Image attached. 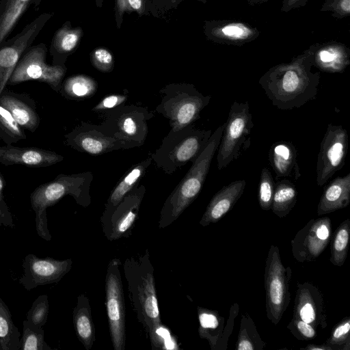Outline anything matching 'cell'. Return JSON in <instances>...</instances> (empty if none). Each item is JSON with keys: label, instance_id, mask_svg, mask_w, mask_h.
<instances>
[{"label": "cell", "instance_id": "obj_44", "mask_svg": "<svg viewBox=\"0 0 350 350\" xmlns=\"http://www.w3.org/2000/svg\"><path fill=\"white\" fill-rule=\"evenodd\" d=\"M223 33L232 38H243L248 36L250 30L241 25H230L222 29Z\"/></svg>", "mask_w": 350, "mask_h": 350}, {"label": "cell", "instance_id": "obj_40", "mask_svg": "<svg viewBox=\"0 0 350 350\" xmlns=\"http://www.w3.org/2000/svg\"><path fill=\"white\" fill-rule=\"evenodd\" d=\"M90 56L92 66L100 72H110L113 70V55L107 49L96 48L91 52Z\"/></svg>", "mask_w": 350, "mask_h": 350}, {"label": "cell", "instance_id": "obj_45", "mask_svg": "<svg viewBox=\"0 0 350 350\" xmlns=\"http://www.w3.org/2000/svg\"><path fill=\"white\" fill-rule=\"evenodd\" d=\"M13 226L11 213L0 204V226Z\"/></svg>", "mask_w": 350, "mask_h": 350}, {"label": "cell", "instance_id": "obj_20", "mask_svg": "<svg viewBox=\"0 0 350 350\" xmlns=\"http://www.w3.org/2000/svg\"><path fill=\"white\" fill-rule=\"evenodd\" d=\"M64 159L62 155L53 151L39 148H21L12 144L0 146V163L7 166L49 167L62 161Z\"/></svg>", "mask_w": 350, "mask_h": 350}, {"label": "cell", "instance_id": "obj_48", "mask_svg": "<svg viewBox=\"0 0 350 350\" xmlns=\"http://www.w3.org/2000/svg\"><path fill=\"white\" fill-rule=\"evenodd\" d=\"M340 5L344 11L349 12L350 10V0H343Z\"/></svg>", "mask_w": 350, "mask_h": 350}, {"label": "cell", "instance_id": "obj_21", "mask_svg": "<svg viewBox=\"0 0 350 350\" xmlns=\"http://www.w3.org/2000/svg\"><path fill=\"white\" fill-rule=\"evenodd\" d=\"M0 105L11 113L22 129L33 133L38 128L40 116L34 100L28 95L4 89L0 95Z\"/></svg>", "mask_w": 350, "mask_h": 350}, {"label": "cell", "instance_id": "obj_36", "mask_svg": "<svg viewBox=\"0 0 350 350\" xmlns=\"http://www.w3.org/2000/svg\"><path fill=\"white\" fill-rule=\"evenodd\" d=\"M27 135L11 113L0 105V139L5 144H12L23 139Z\"/></svg>", "mask_w": 350, "mask_h": 350}, {"label": "cell", "instance_id": "obj_8", "mask_svg": "<svg viewBox=\"0 0 350 350\" xmlns=\"http://www.w3.org/2000/svg\"><path fill=\"white\" fill-rule=\"evenodd\" d=\"M291 277L292 269L282 264L278 247L271 245L265 261L264 280L267 317L274 325L280 321L290 304Z\"/></svg>", "mask_w": 350, "mask_h": 350}, {"label": "cell", "instance_id": "obj_24", "mask_svg": "<svg viewBox=\"0 0 350 350\" xmlns=\"http://www.w3.org/2000/svg\"><path fill=\"white\" fill-rule=\"evenodd\" d=\"M297 156V149L291 142L279 141L271 146L268 157L276 179L292 177L297 180L301 176Z\"/></svg>", "mask_w": 350, "mask_h": 350}, {"label": "cell", "instance_id": "obj_33", "mask_svg": "<svg viewBox=\"0 0 350 350\" xmlns=\"http://www.w3.org/2000/svg\"><path fill=\"white\" fill-rule=\"evenodd\" d=\"M350 239V220L343 221L335 230L331 241L330 262L335 266L341 267L344 265L347 257Z\"/></svg>", "mask_w": 350, "mask_h": 350}, {"label": "cell", "instance_id": "obj_28", "mask_svg": "<svg viewBox=\"0 0 350 350\" xmlns=\"http://www.w3.org/2000/svg\"><path fill=\"white\" fill-rule=\"evenodd\" d=\"M42 0H1L0 3V45L12 31L25 10Z\"/></svg>", "mask_w": 350, "mask_h": 350}, {"label": "cell", "instance_id": "obj_47", "mask_svg": "<svg viewBox=\"0 0 350 350\" xmlns=\"http://www.w3.org/2000/svg\"><path fill=\"white\" fill-rule=\"evenodd\" d=\"M300 350H332V349L324 343L322 345L309 344L306 347L301 348Z\"/></svg>", "mask_w": 350, "mask_h": 350}, {"label": "cell", "instance_id": "obj_2", "mask_svg": "<svg viewBox=\"0 0 350 350\" xmlns=\"http://www.w3.org/2000/svg\"><path fill=\"white\" fill-rule=\"evenodd\" d=\"M224 125L225 122L212 133L204 149L166 198L160 212L159 228L167 227L175 221L199 195L219 145Z\"/></svg>", "mask_w": 350, "mask_h": 350}, {"label": "cell", "instance_id": "obj_35", "mask_svg": "<svg viewBox=\"0 0 350 350\" xmlns=\"http://www.w3.org/2000/svg\"><path fill=\"white\" fill-rule=\"evenodd\" d=\"M20 350H52L44 340L42 327L23 321Z\"/></svg>", "mask_w": 350, "mask_h": 350}, {"label": "cell", "instance_id": "obj_25", "mask_svg": "<svg viewBox=\"0 0 350 350\" xmlns=\"http://www.w3.org/2000/svg\"><path fill=\"white\" fill-rule=\"evenodd\" d=\"M350 202V172L338 176L325 188L317 206L319 216L346 208Z\"/></svg>", "mask_w": 350, "mask_h": 350}, {"label": "cell", "instance_id": "obj_38", "mask_svg": "<svg viewBox=\"0 0 350 350\" xmlns=\"http://www.w3.org/2000/svg\"><path fill=\"white\" fill-rule=\"evenodd\" d=\"M274 190L275 183L272 175L267 167H264L260 173L258 191V199L261 209L271 210Z\"/></svg>", "mask_w": 350, "mask_h": 350}, {"label": "cell", "instance_id": "obj_22", "mask_svg": "<svg viewBox=\"0 0 350 350\" xmlns=\"http://www.w3.org/2000/svg\"><path fill=\"white\" fill-rule=\"evenodd\" d=\"M246 186L245 179L224 186L210 200L200 220L202 226L215 224L224 217L241 197Z\"/></svg>", "mask_w": 350, "mask_h": 350}, {"label": "cell", "instance_id": "obj_49", "mask_svg": "<svg viewBox=\"0 0 350 350\" xmlns=\"http://www.w3.org/2000/svg\"><path fill=\"white\" fill-rule=\"evenodd\" d=\"M96 5L98 8H101L103 5V0H94Z\"/></svg>", "mask_w": 350, "mask_h": 350}, {"label": "cell", "instance_id": "obj_14", "mask_svg": "<svg viewBox=\"0 0 350 350\" xmlns=\"http://www.w3.org/2000/svg\"><path fill=\"white\" fill-rule=\"evenodd\" d=\"M65 144L81 152L100 155L120 149L132 148L126 142L104 131L100 124L81 122L64 135Z\"/></svg>", "mask_w": 350, "mask_h": 350}, {"label": "cell", "instance_id": "obj_15", "mask_svg": "<svg viewBox=\"0 0 350 350\" xmlns=\"http://www.w3.org/2000/svg\"><path fill=\"white\" fill-rule=\"evenodd\" d=\"M51 17L50 14H40L26 25L18 34L0 45V95L22 55Z\"/></svg>", "mask_w": 350, "mask_h": 350}, {"label": "cell", "instance_id": "obj_32", "mask_svg": "<svg viewBox=\"0 0 350 350\" xmlns=\"http://www.w3.org/2000/svg\"><path fill=\"white\" fill-rule=\"evenodd\" d=\"M266 344L260 336L252 318L248 313L241 315L236 349L262 350Z\"/></svg>", "mask_w": 350, "mask_h": 350}, {"label": "cell", "instance_id": "obj_41", "mask_svg": "<svg viewBox=\"0 0 350 350\" xmlns=\"http://www.w3.org/2000/svg\"><path fill=\"white\" fill-rule=\"evenodd\" d=\"M286 327L293 336L299 340H310L317 336L315 327L294 317L292 318Z\"/></svg>", "mask_w": 350, "mask_h": 350}, {"label": "cell", "instance_id": "obj_43", "mask_svg": "<svg viewBox=\"0 0 350 350\" xmlns=\"http://www.w3.org/2000/svg\"><path fill=\"white\" fill-rule=\"evenodd\" d=\"M183 0H151L161 17L167 12L176 9Z\"/></svg>", "mask_w": 350, "mask_h": 350}, {"label": "cell", "instance_id": "obj_46", "mask_svg": "<svg viewBox=\"0 0 350 350\" xmlns=\"http://www.w3.org/2000/svg\"><path fill=\"white\" fill-rule=\"evenodd\" d=\"M5 180L1 173V171H0V204L5 209L9 210L8 207L4 200V197H3V191L5 187Z\"/></svg>", "mask_w": 350, "mask_h": 350}, {"label": "cell", "instance_id": "obj_18", "mask_svg": "<svg viewBox=\"0 0 350 350\" xmlns=\"http://www.w3.org/2000/svg\"><path fill=\"white\" fill-rule=\"evenodd\" d=\"M199 327L198 334L206 339L211 350H226L228 342L234 326V321L239 312L237 303L233 304L226 320L219 312L198 306Z\"/></svg>", "mask_w": 350, "mask_h": 350}, {"label": "cell", "instance_id": "obj_12", "mask_svg": "<svg viewBox=\"0 0 350 350\" xmlns=\"http://www.w3.org/2000/svg\"><path fill=\"white\" fill-rule=\"evenodd\" d=\"M348 135L341 125L329 124L320 144L317 161V183L323 186L345 163Z\"/></svg>", "mask_w": 350, "mask_h": 350}, {"label": "cell", "instance_id": "obj_23", "mask_svg": "<svg viewBox=\"0 0 350 350\" xmlns=\"http://www.w3.org/2000/svg\"><path fill=\"white\" fill-rule=\"evenodd\" d=\"M152 162V159L149 153L145 159L131 166L119 180L111 191L105 204L103 213L100 217L102 225L107 221L125 195L139 184Z\"/></svg>", "mask_w": 350, "mask_h": 350}, {"label": "cell", "instance_id": "obj_19", "mask_svg": "<svg viewBox=\"0 0 350 350\" xmlns=\"http://www.w3.org/2000/svg\"><path fill=\"white\" fill-rule=\"evenodd\" d=\"M293 317L317 328L327 326L325 300L323 293L313 284L297 283Z\"/></svg>", "mask_w": 350, "mask_h": 350}, {"label": "cell", "instance_id": "obj_1", "mask_svg": "<svg viewBox=\"0 0 350 350\" xmlns=\"http://www.w3.org/2000/svg\"><path fill=\"white\" fill-rule=\"evenodd\" d=\"M306 65L293 64L273 69L262 76L259 83L272 105L281 110L299 108L315 100L319 76Z\"/></svg>", "mask_w": 350, "mask_h": 350}, {"label": "cell", "instance_id": "obj_39", "mask_svg": "<svg viewBox=\"0 0 350 350\" xmlns=\"http://www.w3.org/2000/svg\"><path fill=\"white\" fill-rule=\"evenodd\" d=\"M49 303L46 295L38 296L33 302L26 314L27 320L33 325L43 327L48 319Z\"/></svg>", "mask_w": 350, "mask_h": 350}, {"label": "cell", "instance_id": "obj_26", "mask_svg": "<svg viewBox=\"0 0 350 350\" xmlns=\"http://www.w3.org/2000/svg\"><path fill=\"white\" fill-rule=\"evenodd\" d=\"M83 34L80 27H72L69 21L57 31L51 50L53 65H65L67 57L77 48Z\"/></svg>", "mask_w": 350, "mask_h": 350}, {"label": "cell", "instance_id": "obj_10", "mask_svg": "<svg viewBox=\"0 0 350 350\" xmlns=\"http://www.w3.org/2000/svg\"><path fill=\"white\" fill-rule=\"evenodd\" d=\"M18 60L8 79V85H17L28 81L46 83L54 91L59 92L67 68L65 65H49L46 63V46H29Z\"/></svg>", "mask_w": 350, "mask_h": 350}, {"label": "cell", "instance_id": "obj_29", "mask_svg": "<svg viewBox=\"0 0 350 350\" xmlns=\"http://www.w3.org/2000/svg\"><path fill=\"white\" fill-rule=\"evenodd\" d=\"M98 90V83L85 75L71 76L62 81L59 93L70 100H81L90 98Z\"/></svg>", "mask_w": 350, "mask_h": 350}, {"label": "cell", "instance_id": "obj_31", "mask_svg": "<svg viewBox=\"0 0 350 350\" xmlns=\"http://www.w3.org/2000/svg\"><path fill=\"white\" fill-rule=\"evenodd\" d=\"M21 338L8 306L0 297V349L20 350Z\"/></svg>", "mask_w": 350, "mask_h": 350}, {"label": "cell", "instance_id": "obj_9", "mask_svg": "<svg viewBox=\"0 0 350 350\" xmlns=\"http://www.w3.org/2000/svg\"><path fill=\"white\" fill-rule=\"evenodd\" d=\"M154 113L146 107L122 105L107 110L100 124L108 134L120 139L131 148L144 145L148 135V121Z\"/></svg>", "mask_w": 350, "mask_h": 350}, {"label": "cell", "instance_id": "obj_17", "mask_svg": "<svg viewBox=\"0 0 350 350\" xmlns=\"http://www.w3.org/2000/svg\"><path fill=\"white\" fill-rule=\"evenodd\" d=\"M146 190L144 185L135 186L125 195L107 221L102 225L103 231L109 241L126 238L132 234Z\"/></svg>", "mask_w": 350, "mask_h": 350}, {"label": "cell", "instance_id": "obj_6", "mask_svg": "<svg viewBox=\"0 0 350 350\" xmlns=\"http://www.w3.org/2000/svg\"><path fill=\"white\" fill-rule=\"evenodd\" d=\"M160 103L156 111L169 120L171 129L178 130L194 123L200 112L209 104L211 96L204 95L195 85L172 83L162 88Z\"/></svg>", "mask_w": 350, "mask_h": 350}, {"label": "cell", "instance_id": "obj_5", "mask_svg": "<svg viewBox=\"0 0 350 350\" xmlns=\"http://www.w3.org/2000/svg\"><path fill=\"white\" fill-rule=\"evenodd\" d=\"M212 130L195 127L194 123L176 131L170 129L160 146L150 153L156 166L167 174L193 162L206 147Z\"/></svg>", "mask_w": 350, "mask_h": 350}, {"label": "cell", "instance_id": "obj_3", "mask_svg": "<svg viewBox=\"0 0 350 350\" xmlns=\"http://www.w3.org/2000/svg\"><path fill=\"white\" fill-rule=\"evenodd\" d=\"M123 270L137 319L150 336L162 323L148 250L137 257L127 258Z\"/></svg>", "mask_w": 350, "mask_h": 350}, {"label": "cell", "instance_id": "obj_7", "mask_svg": "<svg viewBox=\"0 0 350 350\" xmlns=\"http://www.w3.org/2000/svg\"><path fill=\"white\" fill-rule=\"evenodd\" d=\"M254 127L252 116L247 101L232 104L223 134L217 148V168H225L237 159L251 144V132Z\"/></svg>", "mask_w": 350, "mask_h": 350}, {"label": "cell", "instance_id": "obj_42", "mask_svg": "<svg viewBox=\"0 0 350 350\" xmlns=\"http://www.w3.org/2000/svg\"><path fill=\"white\" fill-rule=\"evenodd\" d=\"M128 91L123 94H111L103 98L92 109L94 112L105 111L124 105L128 99Z\"/></svg>", "mask_w": 350, "mask_h": 350}, {"label": "cell", "instance_id": "obj_34", "mask_svg": "<svg viewBox=\"0 0 350 350\" xmlns=\"http://www.w3.org/2000/svg\"><path fill=\"white\" fill-rule=\"evenodd\" d=\"M136 12L139 16H150L161 18L151 0H115L114 15L116 27H121L125 13Z\"/></svg>", "mask_w": 350, "mask_h": 350}, {"label": "cell", "instance_id": "obj_16", "mask_svg": "<svg viewBox=\"0 0 350 350\" xmlns=\"http://www.w3.org/2000/svg\"><path fill=\"white\" fill-rule=\"evenodd\" d=\"M72 265L70 258L57 260L49 256L40 258L29 254L24 258L22 265L23 274L18 279V282L27 291L39 286L57 283L69 272Z\"/></svg>", "mask_w": 350, "mask_h": 350}, {"label": "cell", "instance_id": "obj_30", "mask_svg": "<svg viewBox=\"0 0 350 350\" xmlns=\"http://www.w3.org/2000/svg\"><path fill=\"white\" fill-rule=\"evenodd\" d=\"M297 190L288 179H282L275 183L272 200L273 213L280 218L286 217L294 208L297 199Z\"/></svg>", "mask_w": 350, "mask_h": 350}, {"label": "cell", "instance_id": "obj_37", "mask_svg": "<svg viewBox=\"0 0 350 350\" xmlns=\"http://www.w3.org/2000/svg\"><path fill=\"white\" fill-rule=\"evenodd\" d=\"M325 344L332 350H350V318H342L332 329Z\"/></svg>", "mask_w": 350, "mask_h": 350}, {"label": "cell", "instance_id": "obj_4", "mask_svg": "<svg viewBox=\"0 0 350 350\" xmlns=\"http://www.w3.org/2000/svg\"><path fill=\"white\" fill-rule=\"evenodd\" d=\"M93 180L91 172L74 174H59L49 183L37 187L30 195V202L36 213L38 235L45 241L51 240L48 228L46 208L57 204L63 197L71 196L79 205L88 206L92 202L90 187Z\"/></svg>", "mask_w": 350, "mask_h": 350}, {"label": "cell", "instance_id": "obj_11", "mask_svg": "<svg viewBox=\"0 0 350 350\" xmlns=\"http://www.w3.org/2000/svg\"><path fill=\"white\" fill-rule=\"evenodd\" d=\"M119 258L111 259L107 265L105 277V303L112 346L114 350H124L125 301Z\"/></svg>", "mask_w": 350, "mask_h": 350}, {"label": "cell", "instance_id": "obj_13", "mask_svg": "<svg viewBox=\"0 0 350 350\" xmlns=\"http://www.w3.org/2000/svg\"><path fill=\"white\" fill-rule=\"evenodd\" d=\"M331 236L329 217L311 219L297 232L291 242L293 257L299 262L314 261L324 252Z\"/></svg>", "mask_w": 350, "mask_h": 350}, {"label": "cell", "instance_id": "obj_27", "mask_svg": "<svg viewBox=\"0 0 350 350\" xmlns=\"http://www.w3.org/2000/svg\"><path fill=\"white\" fill-rule=\"evenodd\" d=\"M74 328L79 340L86 350H90L96 340V331L92 317L90 299L85 294L77 297L73 310Z\"/></svg>", "mask_w": 350, "mask_h": 350}]
</instances>
